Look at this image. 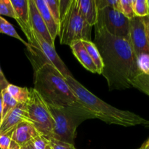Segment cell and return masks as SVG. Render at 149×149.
Listing matches in <instances>:
<instances>
[{"instance_id":"cell-1","label":"cell","mask_w":149,"mask_h":149,"mask_svg":"<svg viewBox=\"0 0 149 149\" xmlns=\"http://www.w3.org/2000/svg\"><path fill=\"white\" fill-rule=\"evenodd\" d=\"M93 43L101 56V74L107 81L109 90L132 87V81L140 71L130 39L113 36L95 25Z\"/></svg>"},{"instance_id":"cell-2","label":"cell","mask_w":149,"mask_h":149,"mask_svg":"<svg viewBox=\"0 0 149 149\" xmlns=\"http://www.w3.org/2000/svg\"><path fill=\"white\" fill-rule=\"evenodd\" d=\"M33 85L48 106L87 109L79 101L63 75L49 63H43L36 68Z\"/></svg>"},{"instance_id":"cell-3","label":"cell","mask_w":149,"mask_h":149,"mask_svg":"<svg viewBox=\"0 0 149 149\" xmlns=\"http://www.w3.org/2000/svg\"><path fill=\"white\" fill-rule=\"evenodd\" d=\"M65 79L79 101L95 118L107 124L123 127H133L140 125L149 126V121L133 112L120 110L106 103L89 91L72 76L65 77Z\"/></svg>"},{"instance_id":"cell-4","label":"cell","mask_w":149,"mask_h":149,"mask_svg":"<svg viewBox=\"0 0 149 149\" xmlns=\"http://www.w3.org/2000/svg\"><path fill=\"white\" fill-rule=\"evenodd\" d=\"M48 106L54 121L50 138L73 145H74V139L79 125L84 120L95 119L94 116L87 109Z\"/></svg>"},{"instance_id":"cell-5","label":"cell","mask_w":149,"mask_h":149,"mask_svg":"<svg viewBox=\"0 0 149 149\" xmlns=\"http://www.w3.org/2000/svg\"><path fill=\"white\" fill-rule=\"evenodd\" d=\"M90 26L81 16L79 0H71L66 10L61 13L59 36L61 45H70L77 41H91Z\"/></svg>"},{"instance_id":"cell-6","label":"cell","mask_w":149,"mask_h":149,"mask_svg":"<svg viewBox=\"0 0 149 149\" xmlns=\"http://www.w3.org/2000/svg\"><path fill=\"white\" fill-rule=\"evenodd\" d=\"M29 121L41 135L51 137L54 121L49 106L33 88L30 89V97L26 103Z\"/></svg>"},{"instance_id":"cell-7","label":"cell","mask_w":149,"mask_h":149,"mask_svg":"<svg viewBox=\"0 0 149 149\" xmlns=\"http://www.w3.org/2000/svg\"><path fill=\"white\" fill-rule=\"evenodd\" d=\"M95 25L104 28L113 36L129 39L130 20L112 7H108L98 10Z\"/></svg>"},{"instance_id":"cell-8","label":"cell","mask_w":149,"mask_h":149,"mask_svg":"<svg viewBox=\"0 0 149 149\" xmlns=\"http://www.w3.org/2000/svg\"><path fill=\"white\" fill-rule=\"evenodd\" d=\"M31 35L32 42L30 45V50L33 48L39 51V53L45 59V62L52 64L63 75L64 77L72 76L63 61L55 51V47L49 45L40 34L33 29H31Z\"/></svg>"},{"instance_id":"cell-9","label":"cell","mask_w":149,"mask_h":149,"mask_svg":"<svg viewBox=\"0 0 149 149\" xmlns=\"http://www.w3.org/2000/svg\"><path fill=\"white\" fill-rule=\"evenodd\" d=\"M129 39L136 58L142 53L149 54V44L143 17L135 16L130 20Z\"/></svg>"},{"instance_id":"cell-10","label":"cell","mask_w":149,"mask_h":149,"mask_svg":"<svg viewBox=\"0 0 149 149\" xmlns=\"http://www.w3.org/2000/svg\"><path fill=\"white\" fill-rule=\"evenodd\" d=\"M16 15V21L28 39L29 45L32 42L31 29L29 22V0H10Z\"/></svg>"},{"instance_id":"cell-11","label":"cell","mask_w":149,"mask_h":149,"mask_svg":"<svg viewBox=\"0 0 149 149\" xmlns=\"http://www.w3.org/2000/svg\"><path fill=\"white\" fill-rule=\"evenodd\" d=\"M23 121H29L26 104L18 103L1 121L0 124V135L15 130Z\"/></svg>"},{"instance_id":"cell-12","label":"cell","mask_w":149,"mask_h":149,"mask_svg":"<svg viewBox=\"0 0 149 149\" xmlns=\"http://www.w3.org/2000/svg\"><path fill=\"white\" fill-rule=\"evenodd\" d=\"M29 22L31 29L40 34L49 45L55 47V42L52 39L46 25L38 11L33 0H29Z\"/></svg>"},{"instance_id":"cell-13","label":"cell","mask_w":149,"mask_h":149,"mask_svg":"<svg viewBox=\"0 0 149 149\" xmlns=\"http://www.w3.org/2000/svg\"><path fill=\"white\" fill-rule=\"evenodd\" d=\"M39 135L40 133L30 122L23 121L16 127L13 132L12 140L19 148H21Z\"/></svg>"},{"instance_id":"cell-14","label":"cell","mask_w":149,"mask_h":149,"mask_svg":"<svg viewBox=\"0 0 149 149\" xmlns=\"http://www.w3.org/2000/svg\"><path fill=\"white\" fill-rule=\"evenodd\" d=\"M33 1L36 4L38 11L40 13L47 28V30L49 31L51 38L55 42L56 36H59V26L57 24L55 20H54L45 0H33Z\"/></svg>"},{"instance_id":"cell-15","label":"cell","mask_w":149,"mask_h":149,"mask_svg":"<svg viewBox=\"0 0 149 149\" xmlns=\"http://www.w3.org/2000/svg\"><path fill=\"white\" fill-rule=\"evenodd\" d=\"M70 47L74 56L87 71L92 73H97V68L87 51L86 50L81 41L74 42L70 45Z\"/></svg>"},{"instance_id":"cell-16","label":"cell","mask_w":149,"mask_h":149,"mask_svg":"<svg viewBox=\"0 0 149 149\" xmlns=\"http://www.w3.org/2000/svg\"><path fill=\"white\" fill-rule=\"evenodd\" d=\"M79 7L81 16L90 26L97 23L98 10L95 0H79Z\"/></svg>"},{"instance_id":"cell-17","label":"cell","mask_w":149,"mask_h":149,"mask_svg":"<svg viewBox=\"0 0 149 149\" xmlns=\"http://www.w3.org/2000/svg\"><path fill=\"white\" fill-rule=\"evenodd\" d=\"M9 94L17 102V103L26 104L30 97V90L26 87H20L10 84L6 88Z\"/></svg>"},{"instance_id":"cell-18","label":"cell","mask_w":149,"mask_h":149,"mask_svg":"<svg viewBox=\"0 0 149 149\" xmlns=\"http://www.w3.org/2000/svg\"><path fill=\"white\" fill-rule=\"evenodd\" d=\"M81 42H82L83 45L85 47L86 50L87 51L90 58H92L96 68H97V73L99 74H101L102 70H103V64L101 59V56H100V52H99L97 47L95 46V45L92 41H90V42H89V41H81Z\"/></svg>"},{"instance_id":"cell-19","label":"cell","mask_w":149,"mask_h":149,"mask_svg":"<svg viewBox=\"0 0 149 149\" xmlns=\"http://www.w3.org/2000/svg\"><path fill=\"white\" fill-rule=\"evenodd\" d=\"M0 33H4V34L8 35V36L18 39V40L20 41L23 45H25L27 47L28 49H30V45H29V44L28 43V42H25V41L19 36L18 33L16 32L14 27H13L7 20H5L4 17H1V15H0Z\"/></svg>"},{"instance_id":"cell-20","label":"cell","mask_w":149,"mask_h":149,"mask_svg":"<svg viewBox=\"0 0 149 149\" xmlns=\"http://www.w3.org/2000/svg\"><path fill=\"white\" fill-rule=\"evenodd\" d=\"M2 97V119L18 104L17 102L10 95L6 89L0 91Z\"/></svg>"},{"instance_id":"cell-21","label":"cell","mask_w":149,"mask_h":149,"mask_svg":"<svg viewBox=\"0 0 149 149\" xmlns=\"http://www.w3.org/2000/svg\"><path fill=\"white\" fill-rule=\"evenodd\" d=\"M132 87L149 96V75L142 73L138 74L132 81Z\"/></svg>"},{"instance_id":"cell-22","label":"cell","mask_w":149,"mask_h":149,"mask_svg":"<svg viewBox=\"0 0 149 149\" xmlns=\"http://www.w3.org/2000/svg\"><path fill=\"white\" fill-rule=\"evenodd\" d=\"M47 5L48 9L51 15L53 17L57 24L60 27V20H61V5L60 0H45Z\"/></svg>"},{"instance_id":"cell-23","label":"cell","mask_w":149,"mask_h":149,"mask_svg":"<svg viewBox=\"0 0 149 149\" xmlns=\"http://www.w3.org/2000/svg\"><path fill=\"white\" fill-rule=\"evenodd\" d=\"M133 11L135 15L145 17L148 15V7L147 0H133Z\"/></svg>"},{"instance_id":"cell-24","label":"cell","mask_w":149,"mask_h":149,"mask_svg":"<svg viewBox=\"0 0 149 149\" xmlns=\"http://www.w3.org/2000/svg\"><path fill=\"white\" fill-rule=\"evenodd\" d=\"M137 65L140 73L149 75V54L142 53L137 57Z\"/></svg>"},{"instance_id":"cell-25","label":"cell","mask_w":149,"mask_h":149,"mask_svg":"<svg viewBox=\"0 0 149 149\" xmlns=\"http://www.w3.org/2000/svg\"><path fill=\"white\" fill-rule=\"evenodd\" d=\"M121 6V13L129 20L135 17L133 11V0H119Z\"/></svg>"},{"instance_id":"cell-26","label":"cell","mask_w":149,"mask_h":149,"mask_svg":"<svg viewBox=\"0 0 149 149\" xmlns=\"http://www.w3.org/2000/svg\"><path fill=\"white\" fill-rule=\"evenodd\" d=\"M13 131L14 130L0 135V148L1 149H16L19 148L12 140V134Z\"/></svg>"},{"instance_id":"cell-27","label":"cell","mask_w":149,"mask_h":149,"mask_svg":"<svg viewBox=\"0 0 149 149\" xmlns=\"http://www.w3.org/2000/svg\"><path fill=\"white\" fill-rule=\"evenodd\" d=\"M9 16L16 20V15L10 0H0V15Z\"/></svg>"},{"instance_id":"cell-28","label":"cell","mask_w":149,"mask_h":149,"mask_svg":"<svg viewBox=\"0 0 149 149\" xmlns=\"http://www.w3.org/2000/svg\"><path fill=\"white\" fill-rule=\"evenodd\" d=\"M95 3L98 10L108 7H111L121 13V6L119 0H95Z\"/></svg>"},{"instance_id":"cell-29","label":"cell","mask_w":149,"mask_h":149,"mask_svg":"<svg viewBox=\"0 0 149 149\" xmlns=\"http://www.w3.org/2000/svg\"><path fill=\"white\" fill-rule=\"evenodd\" d=\"M47 139L49 140V146L51 149H76L73 144L58 141L52 138Z\"/></svg>"},{"instance_id":"cell-30","label":"cell","mask_w":149,"mask_h":149,"mask_svg":"<svg viewBox=\"0 0 149 149\" xmlns=\"http://www.w3.org/2000/svg\"><path fill=\"white\" fill-rule=\"evenodd\" d=\"M31 142L36 149H46L49 147V140L41 134L35 137Z\"/></svg>"},{"instance_id":"cell-31","label":"cell","mask_w":149,"mask_h":149,"mask_svg":"<svg viewBox=\"0 0 149 149\" xmlns=\"http://www.w3.org/2000/svg\"><path fill=\"white\" fill-rule=\"evenodd\" d=\"M9 84H10V83L6 79L5 76L3 74L1 67H0V91L7 88Z\"/></svg>"},{"instance_id":"cell-32","label":"cell","mask_w":149,"mask_h":149,"mask_svg":"<svg viewBox=\"0 0 149 149\" xmlns=\"http://www.w3.org/2000/svg\"><path fill=\"white\" fill-rule=\"evenodd\" d=\"M144 23L146 25V33H147V37H148V41L149 44V16H146V17H143Z\"/></svg>"},{"instance_id":"cell-33","label":"cell","mask_w":149,"mask_h":149,"mask_svg":"<svg viewBox=\"0 0 149 149\" xmlns=\"http://www.w3.org/2000/svg\"><path fill=\"white\" fill-rule=\"evenodd\" d=\"M20 149H36V148H35L34 146H33V144L32 143L31 141H30V142L27 143L25 144L24 146H23L20 148Z\"/></svg>"},{"instance_id":"cell-34","label":"cell","mask_w":149,"mask_h":149,"mask_svg":"<svg viewBox=\"0 0 149 149\" xmlns=\"http://www.w3.org/2000/svg\"><path fill=\"white\" fill-rule=\"evenodd\" d=\"M2 121V97L1 94L0 93V124Z\"/></svg>"},{"instance_id":"cell-35","label":"cell","mask_w":149,"mask_h":149,"mask_svg":"<svg viewBox=\"0 0 149 149\" xmlns=\"http://www.w3.org/2000/svg\"><path fill=\"white\" fill-rule=\"evenodd\" d=\"M139 149H149V138L148 141H146L143 144L142 146H141Z\"/></svg>"},{"instance_id":"cell-36","label":"cell","mask_w":149,"mask_h":149,"mask_svg":"<svg viewBox=\"0 0 149 149\" xmlns=\"http://www.w3.org/2000/svg\"><path fill=\"white\" fill-rule=\"evenodd\" d=\"M147 4H148V16H149V0H147Z\"/></svg>"},{"instance_id":"cell-37","label":"cell","mask_w":149,"mask_h":149,"mask_svg":"<svg viewBox=\"0 0 149 149\" xmlns=\"http://www.w3.org/2000/svg\"><path fill=\"white\" fill-rule=\"evenodd\" d=\"M46 149H51L50 148H49V147H47V148Z\"/></svg>"},{"instance_id":"cell-38","label":"cell","mask_w":149,"mask_h":149,"mask_svg":"<svg viewBox=\"0 0 149 149\" xmlns=\"http://www.w3.org/2000/svg\"><path fill=\"white\" fill-rule=\"evenodd\" d=\"M16 149H20V148H17Z\"/></svg>"},{"instance_id":"cell-39","label":"cell","mask_w":149,"mask_h":149,"mask_svg":"<svg viewBox=\"0 0 149 149\" xmlns=\"http://www.w3.org/2000/svg\"><path fill=\"white\" fill-rule=\"evenodd\" d=\"M0 149H1V148H0Z\"/></svg>"}]
</instances>
